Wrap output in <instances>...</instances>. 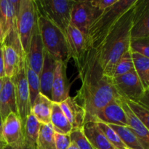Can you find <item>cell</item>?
<instances>
[{
  "instance_id": "cell-1",
  "label": "cell",
  "mask_w": 149,
  "mask_h": 149,
  "mask_svg": "<svg viewBox=\"0 0 149 149\" xmlns=\"http://www.w3.org/2000/svg\"><path fill=\"white\" fill-rule=\"evenodd\" d=\"M75 65L81 80V86L75 98L85 111V123L93 122L100 109L119 96L113 87L111 78L103 74L95 49H87Z\"/></svg>"
},
{
  "instance_id": "cell-2",
  "label": "cell",
  "mask_w": 149,
  "mask_h": 149,
  "mask_svg": "<svg viewBox=\"0 0 149 149\" xmlns=\"http://www.w3.org/2000/svg\"><path fill=\"white\" fill-rule=\"evenodd\" d=\"M134 5L119 17L95 49L103 74L109 78L113 77L117 61L130 50Z\"/></svg>"
},
{
  "instance_id": "cell-3",
  "label": "cell",
  "mask_w": 149,
  "mask_h": 149,
  "mask_svg": "<svg viewBox=\"0 0 149 149\" xmlns=\"http://www.w3.org/2000/svg\"><path fill=\"white\" fill-rule=\"evenodd\" d=\"M137 0H117L114 4L102 12L93 21L86 36L87 49H97L119 17L134 5Z\"/></svg>"
},
{
  "instance_id": "cell-4",
  "label": "cell",
  "mask_w": 149,
  "mask_h": 149,
  "mask_svg": "<svg viewBox=\"0 0 149 149\" xmlns=\"http://www.w3.org/2000/svg\"><path fill=\"white\" fill-rule=\"evenodd\" d=\"M38 24L45 50L57 61L68 63L71 58L65 33L49 20L39 15Z\"/></svg>"
},
{
  "instance_id": "cell-5",
  "label": "cell",
  "mask_w": 149,
  "mask_h": 149,
  "mask_svg": "<svg viewBox=\"0 0 149 149\" xmlns=\"http://www.w3.org/2000/svg\"><path fill=\"white\" fill-rule=\"evenodd\" d=\"M76 0H34L39 16L45 17L65 33L71 24V10Z\"/></svg>"
},
{
  "instance_id": "cell-6",
  "label": "cell",
  "mask_w": 149,
  "mask_h": 149,
  "mask_svg": "<svg viewBox=\"0 0 149 149\" xmlns=\"http://www.w3.org/2000/svg\"><path fill=\"white\" fill-rule=\"evenodd\" d=\"M38 15L34 0H20L16 14V30L24 55H26Z\"/></svg>"
},
{
  "instance_id": "cell-7",
  "label": "cell",
  "mask_w": 149,
  "mask_h": 149,
  "mask_svg": "<svg viewBox=\"0 0 149 149\" xmlns=\"http://www.w3.org/2000/svg\"><path fill=\"white\" fill-rule=\"evenodd\" d=\"M25 58L23 56L20 61V65L15 75L11 79L15 87L16 105H17V116L20 118L23 126L31 113V100L29 85L26 75L25 68Z\"/></svg>"
},
{
  "instance_id": "cell-8",
  "label": "cell",
  "mask_w": 149,
  "mask_h": 149,
  "mask_svg": "<svg viewBox=\"0 0 149 149\" xmlns=\"http://www.w3.org/2000/svg\"><path fill=\"white\" fill-rule=\"evenodd\" d=\"M118 95L131 101L138 102L144 93V88L135 71L111 79Z\"/></svg>"
},
{
  "instance_id": "cell-9",
  "label": "cell",
  "mask_w": 149,
  "mask_h": 149,
  "mask_svg": "<svg viewBox=\"0 0 149 149\" xmlns=\"http://www.w3.org/2000/svg\"><path fill=\"white\" fill-rule=\"evenodd\" d=\"M101 13L92 5L90 0L75 1L71 10V24L86 37L90 24Z\"/></svg>"
},
{
  "instance_id": "cell-10",
  "label": "cell",
  "mask_w": 149,
  "mask_h": 149,
  "mask_svg": "<svg viewBox=\"0 0 149 149\" xmlns=\"http://www.w3.org/2000/svg\"><path fill=\"white\" fill-rule=\"evenodd\" d=\"M149 36V0H137L131 28V39Z\"/></svg>"
},
{
  "instance_id": "cell-11",
  "label": "cell",
  "mask_w": 149,
  "mask_h": 149,
  "mask_svg": "<svg viewBox=\"0 0 149 149\" xmlns=\"http://www.w3.org/2000/svg\"><path fill=\"white\" fill-rule=\"evenodd\" d=\"M44 52H45V47L41 36L37 18V22L32 32L29 49L26 55V59L30 68L39 76L42 71V65H43Z\"/></svg>"
},
{
  "instance_id": "cell-12",
  "label": "cell",
  "mask_w": 149,
  "mask_h": 149,
  "mask_svg": "<svg viewBox=\"0 0 149 149\" xmlns=\"http://www.w3.org/2000/svg\"><path fill=\"white\" fill-rule=\"evenodd\" d=\"M67 64L61 61L56 62L52 86L51 100L53 103H61L70 96V84L66 74Z\"/></svg>"
},
{
  "instance_id": "cell-13",
  "label": "cell",
  "mask_w": 149,
  "mask_h": 149,
  "mask_svg": "<svg viewBox=\"0 0 149 149\" xmlns=\"http://www.w3.org/2000/svg\"><path fill=\"white\" fill-rule=\"evenodd\" d=\"M1 138L6 145L15 146L23 143V126L17 114L11 113L3 121Z\"/></svg>"
},
{
  "instance_id": "cell-14",
  "label": "cell",
  "mask_w": 149,
  "mask_h": 149,
  "mask_svg": "<svg viewBox=\"0 0 149 149\" xmlns=\"http://www.w3.org/2000/svg\"><path fill=\"white\" fill-rule=\"evenodd\" d=\"M119 98L113 100L100 109L95 116L93 122H102L109 125L127 126L126 115Z\"/></svg>"
},
{
  "instance_id": "cell-15",
  "label": "cell",
  "mask_w": 149,
  "mask_h": 149,
  "mask_svg": "<svg viewBox=\"0 0 149 149\" xmlns=\"http://www.w3.org/2000/svg\"><path fill=\"white\" fill-rule=\"evenodd\" d=\"M71 58L78 63L87 50L86 37L75 26L70 24L65 33Z\"/></svg>"
},
{
  "instance_id": "cell-16",
  "label": "cell",
  "mask_w": 149,
  "mask_h": 149,
  "mask_svg": "<svg viewBox=\"0 0 149 149\" xmlns=\"http://www.w3.org/2000/svg\"><path fill=\"white\" fill-rule=\"evenodd\" d=\"M119 100L125 111L127 121V126L137 137L143 148L149 149V130L135 116V113L127 104L125 99L119 97Z\"/></svg>"
},
{
  "instance_id": "cell-17",
  "label": "cell",
  "mask_w": 149,
  "mask_h": 149,
  "mask_svg": "<svg viewBox=\"0 0 149 149\" xmlns=\"http://www.w3.org/2000/svg\"><path fill=\"white\" fill-rule=\"evenodd\" d=\"M56 62V60L45 49L43 65L39 76L40 93L50 100L52 98V86Z\"/></svg>"
},
{
  "instance_id": "cell-18",
  "label": "cell",
  "mask_w": 149,
  "mask_h": 149,
  "mask_svg": "<svg viewBox=\"0 0 149 149\" xmlns=\"http://www.w3.org/2000/svg\"><path fill=\"white\" fill-rule=\"evenodd\" d=\"M59 104L63 112L71 124L72 129L83 127L85 124V111L77 102L75 97L69 96L66 100Z\"/></svg>"
},
{
  "instance_id": "cell-19",
  "label": "cell",
  "mask_w": 149,
  "mask_h": 149,
  "mask_svg": "<svg viewBox=\"0 0 149 149\" xmlns=\"http://www.w3.org/2000/svg\"><path fill=\"white\" fill-rule=\"evenodd\" d=\"M11 113L17 114L15 87L11 79L5 77L0 93V113L2 120L4 121Z\"/></svg>"
},
{
  "instance_id": "cell-20",
  "label": "cell",
  "mask_w": 149,
  "mask_h": 149,
  "mask_svg": "<svg viewBox=\"0 0 149 149\" xmlns=\"http://www.w3.org/2000/svg\"><path fill=\"white\" fill-rule=\"evenodd\" d=\"M82 128L84 135L93 149H116L99 129L96 122H86Z\"/></svg>"
},
{
  "instance_id": "cell-21",
  "label": "cell",
  "mask_w": 149,
  "mask_h": 149,
  "mask_svg": "<svg viewBox=\"0 0 149 149\" xmlns=\"http://www.w3.org/2000/svg\"><path fill=\"white\" fill-rule=\"evenodd\" d=\"M52 107V100L39 93L31 105V113L33 114L41 124L49 125L51 122Z\"/></svg>"
},
{
  "instance_id": "cell-22",
  "label": "cell",
  "mask_w": 149,
  "mask_h": 149,
  "mask_svg": "<svg viewBox=\"0 0 149 149\" xmlns=\"http://www.w3.org/2000/svg\"><path fill=\"white\" fill-rule=\"evenodd\" d=\"M2 49L5 77L12 79L17 71L23 57L20 56L17 50L11 46L3 45Z\"/></svg>"
},
{
  "instance_id": "cell-23",
  "label": "cell",
  "mask_w": 149,
  "mask_h": 149,
  "mask_svg": "<svg viewBox=\"0 0 149 149\" xmlns=\"http://www.w3.org/2000/svg\"><path fill=\"white\" fill-rule=\"evenodd\" d=\"M50 124L54 131L58 133L69 135L72 130V127L63 112L59 103L52 102Z\"/></svg>"
},
{
  "instance_id": "cell-24",
  "label": "cell",
  "mask_w": 149,
  "mask_h": 149,
  "mask_svg": "<svg viewBox=\"0 0 149 149\" xmlns=\"http://www.w3.org/2000/svg\"><path fill=\"white\" fill-rule=\"evenodd\" d=\"M40 126V122L31 113L28 116L23 125V139L25 143L33 149H36V142Z\"/></svg>"
},
{
  "instance_id": "cell-25",
  "label": "cell",
  "mask_w": 149,
  "mask_h": 149,
  "mask_svg": "<svg viewBox=\"0 0 149 149\" xmlns=\"http://www.w3.org/2000/svg\"><path fill=\"white\" fill-rule=\"evenodd\" d=\"M135 72L141 79L144 91L148 88V77L149 73V58L137 52H131Z\"/></svg>"
},
{
  "instance_id": "cell-26",
  "label": "cell",
  "mask_w": 149,
  "mask_h": 149,
  "mask_svg": "<svg viewBox=\"0 0 149 149\" xmlns=\"http://www.w3.org/2000/svg\"><path fill=\"white\" fill-rule=\"evenodd\" d=\"M117 133L125 146L129 149H143L139 141L128 126L109 125Z\"/></svg>"
},
{
  "instance_id": "cell-27",
  "label": "cell",
  "mask_w": 149,
  "mask_h": 149,
  "mask_svg": "<svg viewBox=\"0 0 149 149\" xmlns=\"http://www.w3.org/2000/svg\"><path fill=\"white\" fill-rule=\"evenodd\" d=\"M36 149H56L54 139V130L51 124H41L36 142Z\"/></svg>"
},
{
  "instance_id": "cell-28",
  "label": "cell",
  "mask_w": 149,
  "mask_h": 149,
  "mask_svg": "<svg viewBox=\"0 0 149 149\" xmlns=\"http://www.w3.org/2000/svg\"><path fill=\"white\" fill-rule=\"evenodd\" d=\"M25 68H26V79H27L29 94H30L31 105H32L36 100V97L40 93L39 77V75L30 68L26 61V58H25Z\"/></svg>"
},
{
  "instance_id": "cell-29",
  "label": "cell",
  "mask_w": 149,
  "mask_h": 149,
  "mask_svg": "<svg viewBox=\"0 0 149 149\" xmlns=\"http://www.w3.org/2000/svg\"><path fill=\"white\" fill-rule=\"evenodd\" d=\"M133 71H135V68H134L133 61L132 58V53L130 50H128L121 57L120 59L116 63L113 69L112 78L119 77Z\"/></svg>"
},
{
  "instance_id": "cell-30",
  "label": "cell",
  "mask_w": 149,
  "mask_h": 149,
  "mask_svg": "<svg viewBox=\"0 0 149 149\" xmlns=\"http://www.w3.org/2000/svg\"><path fill=\"white\" fill-rule=\"evenodd\" d=\"M98 126L99 129L102 131L108 141H109L111 144L116 149H127L123 142L122 141L121 138L117 135L116 132L109 126V125H106L102 122H96Z\"/></svg>"
},
{
  "instance_id": "cell-31",
  "label": "cell",
  "mask_w": 149,
  "mask_h": 149,
  "mask_svg": "<svg viewBox=\"0 0 149 149\" xmlns=\"http://www.w3.org/2000/svg\"><path fill=\"white\" fill-rule=\"evenodd\" d=\"M71 143L75 144L79 149H93L83 131V128L72 129L69 133Z\"/></svg>"
},
{
  "instance_id": "cell-32",
  "label": "cell",
  "mask_w": 149,
  "mask_h": 149,
  "mask_svg": "<svg viewBox=\"0 0 149 149\" xmlns=\"http://www.w3.org/2000/svg\"><path fill=\"white\" fill-rule=\"evenodd\" d=\"M125 100L132 111V112L135 113V116L149 130V109H146L137 102L131 101V100H127L125 99Z\"/></svg>"
},
{
  "instance_id": "cell-33",
  "label": "cell",
  "mask_w": 149,
  "mask_h": 149,
  "mask_svg": "<svg viewBox=\"0 0 149 149\" xmlns=\"http://www.w3.org/2000/svg\"><path fill=\"white\" fill-rule=\"evenodd\" d=\"M130 50L149 58V36L131 39Z\"/></svg>"
},
{
  "instance_id": "cell-34",
  "label": "cell",
  "mask_w": 149,
  "mask_h": 149,
  "mask_svg": "<svg viewBox=\"0 0 149 149\" xmlns=\"http://www.w3.org/2000/svg\"><path fill=\"white\" fill-rule=\"evenodd\" d=\"M54 139L56 149H66L71 144L69 135L58 133L54 131Z\"/></svg>"
},
{
  "instance_id": "cell-35",
  "label": "cell",
  "mask_w": 149,
  "mask_h": 149,
  "mask_svg": "<svg viewBox=\"0 0 149 149\" xmlns=\"http://www.w3.org/2000/svg\"><path fill=\"white\" fill-rule=\"evenodd\" d=\"M90 1L95 8L103 12L114 4L117 0H90Z\"/></svg>"
},
{
  "instance_id": "cell-36",
  "label": "cell",
  "mask_w": 149,
  "mask_h": 149,
  "mask_svg": "<svg viewBox=\"0 0 149 149\" xmlns=\"http://www.w3.org/2000/svg\"><path fill=\"white\" fill-rule=\"evenodd\" d=\"M137 103H140L143 106L149 109V87L144 91L143 94Z\"/></svg>"
},
{
  "instance_id": "cell-37",
  "label": "cell",
  "mask_w": 149,
  "mask_h": 149,
  "mask_svg": "<svg viewBox=\"0 0 149 149\" xmlns=\"http://www.w3.org/2000/svg\"><path fill=\"white\" fill-rule=\"evenodd\" d=\"M5 77V71H4V57H3V49L2 46L0 45V79L4 78Z\"/></svg>"
},
{
  "instance_id": "cell-38",
  "label": "cell",
  "mask_w": 149,
  "mask_h": 149,
  "mask_svg": "<svg viewBox=\"0 0 149 149\" xmlns=\"http://www.w3.org/2000/svg\"><path fill=\"white\" fill-rule=\"evenodd\" d=\"M2 149H33V148H30V147L28 146L25 143H23L20 144V145L15 146H11L6 145Z\"/></svg>"
},
{
  "instance_id": "cell-39",
  "label": "cell",
  "mask_w": 149,
  "mask_h": 149,
  "mask_svg": "<svg viewBox=\"0 0 149 149\" xmlns=\"http://www.w3.org/2000/svg\"><path fill=\"white\" fill-rule=\"evenodd\" d=\"M4 81H5V77H4V78L0 79V93H1V89H2L3 85H4Z\"/></svg>"
},
{
  "instance_id": "cell-40",
  "label": "cell",
  "mask_w": 149,
  "mask_h": 149,
  "mask_svg": "<svg viewBox=\"0 0 149 149\" xmlns=\"http://www.w3.org/2000/svg\"><path fill=\"white\" fill-rule=\"evenodd\" d=\"M66 149H79V148H78V147L75 145V144H74L73 143H71V144L69 145V146H68Z\"/></svg>"
},
{
  "instance_id": "cell-41",
  "label": "cell",
  "mask_w": 149,
  "mask_h": 149,
  "mask_svg": "<svg viewBox=\"0 0 149 149\" xmlns=\"http://www.w3.org/2000/svg\"><path fill=\"white\" fill-rule=\"evenodd\" d=\"M6 146L5 143H4L2 140L0 139V149H2L4 146Z\"/></svg>"
},
{
  "instance_id": "cell-42",
  "label": "cell",
  "mask_w": 149,
  "mask_h": 149,
  "mask_svg": "<svg viewBox=\"0 0 149 149\" xmlns=\"http://www.w3.org/2000/svg\"><path fill=\"white\" fill-rule=\"evenodd\" d=\"M2 125H3V120L2 118H1V113H0V132H1V130H2Z\"/></svg>"
},
{
  "instance_id": "cell-43",
  "label": "cell",
  "mask_w": 149,
  "mask_h": 149,
  "mask_svg": "<svg viewBox=\"0 0 149 149\" xmlns=\"http://www.w3.org/2000/svg\"><path fill=\"white\" fill-rule=\"evenodd\" d=\"M0 139L2 140V138H1V132H0ZM2 141H3V140H2Z\"/></svg>"
},
{
  "instance_id": "cell-44",
  "label": "cell",
  "mask_w": 149,
  "mask_h": 149,
  "mask_svg": "<svg viewBox=\"0 0 149 149\" xmlns=\"http://www.w3.org/2000/svg\"><path fill=\"white\" fill-rule=\"evenodd\" d=\"M148 87H149V73H148Z\"/></svg>"
},
{
  "instance_id": "cell-45",
  "label": "cell",
  "mask_w": 149,
  "mask_h": 149,
  "mask_svg": "<svg viewBox=\"0 0 149 149\" xmlns=\"http://www.w3.org/2000/svg\"><path fill=\"white\" fill-rule=\"evenodd\" d=\"M127 149H129V148H127Z\"/></svg>"
}]
</instances>
